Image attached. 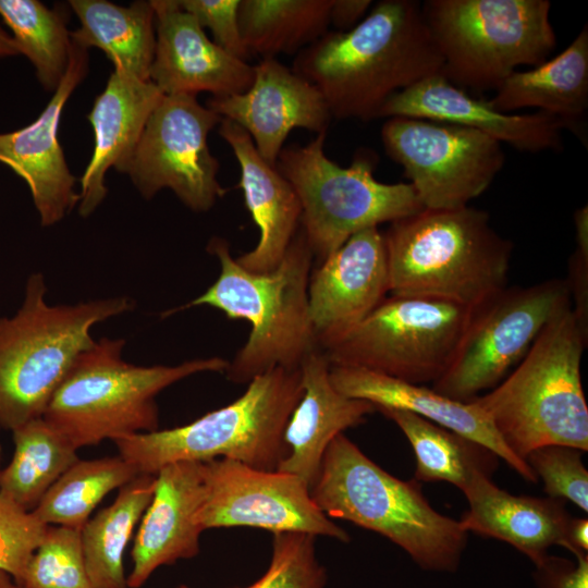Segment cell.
I'll return each instance as SVG.
<instances>
[{
    "label": "cell",
    "mask_w": 588,
    "mask_h": 588,
    "mask_svg": "<svg viewBox=\"0 0 588 588\" xmlns=\"http://www.w3.org/2000/svg\"><path fill=\"white\" fill-rule=\"evenodd\" d=\"M388 293L383 233L379 228L363 230L311 270L308 309L319 348L323 351L356 327Z\"/></svg>",
    "instance_id": "2e32d148"
},
{
    "label": "cell",
    "mask_w": 588,
    "mask_h": 588,
    "mask_svg": "<svg viewBox=\"0 0 588 588\" xmlns=\"http://www.w3.org/2000/svg\"><path fill=\"white\" fill-rule=\"evenodd\" d=\"M370 0H333L331 25L338 32H345L356 26L367 14Z\"/></svg>",
    "instance_id": "b9f144b4"
},
{
    "label": "cell",
    "mask_w": 588,
    "mask_h": 588,
    "mask_svg": "<svg viewBox=\"0 0 588 588\" xmlns=\"http://www.w3.org/2000/svg\"><path fill=\"white\" fill-rule=\"evenodd\" d=\"M473 307L417 296H387L323 350L331 366L355 367L415 384L448 369Z\"/></svg>",
    "instance_id": "8fae6325"
},
{
    "label": "cell",
    "mask_w": 588,
    "mask_h": 588,
    "mask_svg": "<svg viewBox=\"0 0 588 588\" xmlns=\"http://www.w3.org/2000/svg\"><path fill=\"white\" fill-rule=\"evenodd\" d=\"M203 478L204 495L196 515L203 531L247 526L350 541V535L316 505L309 486L293 474L216 458L203 463Z\"/></svg>",
    "instance_id": "9a60e30c"
},
{
    "label": "cell",
    "mask_w": 588,
    "mask_h": 588,
    "mask_svg": "<svg viewBox=\"0 0 588 588\" xmlns=\"http://www.w3.org/2000/svg\"><path fill=\"white\" fill-rule=\"evenodd\" d=\"M389 158L402 166L425 209L469 206L505 162L502 144L478 131L427 119L392 117L380 132Z\"/></svg>",
    "instance_id": "4fadbf2b"
},
{
    "label": "cell",
    "mask_w": 588,
    "mask_h": 588,
    "mask_svg": "<svg viewBox=\"0 0 588 588\" xmlns=\"http://www.w3.org/2000/svg\"><path fill=\"white\" fill-rule=\"evenodd\" d=\"M87 72L88 50L72 40L64 77L42 112L24 127L0 133V162L26 182L42 226L60 222L79 200L58 130L68 99Z\"/></svg>",
    "instance_id": "ac0fdd59"
},
{
    "label": "cell",
    "mask_w": 588,
    "mask_h": 588,
    "mask_svg": "<svg viewBox=\"0 0 588 588\" xmlns=\"http://www.w3.org/2000/svg\"><path fill=\"white\" fill-rule=\"evenodd\" d=\"M584 451L566 445H546L531 451L525 462L543 481L550 498L567 500L588 512V471Z\"/></svg>",
    "instance_id": "8d00e7d4"
},
{
    "label": "cell",
    "mask_w": 588,
    "mask_h": 588,
    "mask_svg": "<svg viewBox=\"0 0 588 588\" xmlns=\"http://www.w3.org/2000/svg\"><path fill=\"white\" fill-rule=\"evenodd\" d=\"M422 15L442 58L441 74L466 90L497 89L556 46L548 0H427Z\"/></svg>",
    "instance_id": "9c48e42d"
},
{
    "label": "cell",
    "mask_w": 588,
    "mask_h": 588,
    "mask_svg": "<svg viewBox=\"0 0 588 588\" xmlns=\"http://www.w3.org/2000/svg\"><path fill=\"white\" fill-rule=\"evenodd\" d=\"M206 107L240 125L271 166L292 130L327 133L332 120L318 88L277 58L254 65V79L246 91L211 96Z\"/></svg>",
    "instance_id": "e0dca14e"
},
{
    "label": "cell",
    "mask_w": 588,
    "mask_h": 588,
    "mask_svg": "<svg viewBox=\"0 0 588 588\" xmlns=\"http://www.w3.org/2000/svg\"><path fill=\"white\" fill-rule=\"evenodd\" d=\"M462 492L468 510L458 522L467 532L504 541L535 566L546 560L551 546L568 550L567 528L572 516L563 500L514 495L482 474L476 475Z\"/></svg>",
    "instance_id": "484cf974"
},
{
    "label": "cell",
    "mask_w": 588,
    "mask_h": 588,
    "mask_svg": "<svg viewBox=\"0 0 588 588\" xmlns=\"http://www.w3.org/2000/svg\"><path fill=\"white\" fill-rule=\"evenodd\" d=\"M207 250L219 260V277L179 309L210 306L229 319L250 324L247 341L229 363L226 378L248 383L274 368L299 369L305 358L319 350L308 309L314 255L302 229L277 268L266 273L243 268L222 237L211 238Z\"/></svg>",
    "instance_id": "7a4b0ae2"
},
{
    "label": "cell",
    "mask_w": 588,
    "mask_h": 588,
    "mask_svg": "<svg viewBox=\"0 0 588 588\" xmlns=\"http://www.w3.org/2000/svg\"><path fill=\"white\" fill-rule=\"evenodd\" d=\"M497 110L511 113L535 108L558 120L587 146L588 26L555 57L529 70L515 71L489 100Z\"/></svg>",
    "instance_id": "4316f807"
},
{
    "label": "cell",
    "mask_w": 588,
    "mask_h": 588,
    "mask_svg": "<svg viewBox=\"0 0 588 588\" xmlns=\"http://www.w3.org/2000/svg\"><path fill=\"white\" fill-rule=\"evenodd\" d=\"M163 94L150 81L113 70L87 115L94 131L91 158L79 179L78 213L88 217L107 195L106 173H125L147 120Z\"/></svg>",
    "instance_id": "603a6c76"
},
{
    "label": "cell",
    "mask_w": 588,
    "mask_h": 588,
    "mask_svg": "<svg viewBox=\"0 0 588 588\" xmlns=\"http://www.w3.org/2000/svg\"><path fill=\"white\" fill-rule=\"evenodd\" d=\"M539 588H588V553L576 556V563L548 555L536 566Z\"/></svg>",
    "instance_id": "60d3db41"
},
{
    "label": "cell",
    "mask_w": 588,
    "mask_h": 588,
    "mask_svg": "<svg viewBox=\"0 0 588 588\" xmlns=\"http://www.w3.org/2000/svg\"><path fill=\"white\" fill-rule=\"evenodd\" d=\"M302 393L301 369L274 368L253 378L234 402L189 424L112 442L139 474L156 475L176 462L216 458L275 470L286 454L284 428Z\"/></svg>",
    "instance_id": "52a82bcc"
},
{
    "label": "cell",
    "mask_w": 588,
    "mask_h": 588,
    "mask_svg": "<svg viewBox=\"0 0 588 588\" xmlns=\"http://www.w3.org/2000/svg\"><path fill=\"white\" fill-rule=\"evenodd\" d=\"M392 117L419 118L468 127L520 151L562 148L563 126L551 115L540 111L527 114L501 112L489 100L470 96L441 73L390 97L377 119Z\"/></svg>",
    "instance_id": "ffe728a7"
},
{
    "label": "cell",
    "mask_w": 588,
    "mask_h": 588,
    "mask_svg": "<svg viewBox=\"0 0 588 588\" xmlns=\"http://www.w3.org/2000/svg\"><path fill=\"white\" fill-rule=\"evenodd\" d=\"M218 133L237 160L238 186L259 230L257 245L235 259L250 272H270L281 262L299 229L298 197L277 167L259 155L250 136L240 125L221 119Z\"/></svg>",
    "instance_id": "d4e9b609"
},
{
    "label": "cell",
    "mask_w": 588,
    "mask_h": 588,
    "mask_svg": "<svg viewBox=\"0 0 588 588\" xmlns=\"http://www.w3.org/2000/svg\"><path fill=\"white\" fill-rule=\"evenodd\" d=\"M1 470H2V467H1V444H0V475H1Z\"/></svg>",
    "instance_id": "bcb514c9"
},
{
    "label": "cell",
    "mask_w": 588,
    "mask_h": 588,
    "mask_svg": "<svg viewBox=\"0 0 588 588\" xmlns=\"http://www.w3.org/2000/svg\"><path fill=\"white\" fill-rule=\"evenodd\" d=\"M327 133L281 150L275 167L291 183L302 208L299 228L314 258L322 261L351 236L425 209L409 183H382L373 152H356L350 167L324 154Z\"/></svg>",
    "instance_id": "30bf717a"
},
{
    "label": "cell",
    "mask_w": 588,
    "mask_h": 588,
    "mask_svg": "<svg viewBox=\"0 0 588 588\" xmlns=\"http://www.w3.org/2000/svg\"><path fill=\"white\" fill-rule=\"evenodd\" d=\"M0 588H25L17 584L8 573L0 571Z\"/></svg>",
    "instance_id": "f6af8a7d"
},
{
    "label": "cell",
    "mask_w": 588,
    "mask_h": 588,
    "mask_svg": "<svg viewBox=\"0 0 588 588\" xmlns=\"http://www.w3.org/2000/svg\"><path fill=\"white\" fill-rule=\"evenodd\" d=\"M156 46L149 81L163 95L210 93L212 97L246 91L254 65L237 59L208 38L179 0H151Z\"/></svg>",
    "instance_id": "d6986e66"
},
{
    "label": "cell",
    "mask_w": 588,
    "mask_h": 588,
    "mask_svg": "<svg viewBox=\"0 0 588 588\" xmlns=\"http://www.w3.org/2000/svg\"><path fill=\"white\" fill-rule=\"evenodd\" d=\"M333 0H241L238 24L249 54H297L329 32Z\"/></svg>",
    "instance_id": "4dcf8cb0"
},
{
    "label": "cell",
    "mask_w": 588,
    "mask_h": 588,
    "mask_svg": "<svg viewBox=\"0 0 588 588\" xmlns=\"http://www.w3.org/2000/svg\"><path fill=\"white\" fill-rule=\"evenodd\" d=\"M221 117L193 95H163L149 115L124 174L145 199L171 189L188 209L210 210L226 194L208 145Z\"/></svg>",
    "instance_id": "5bb4252c"
},
{
    "label": "cell",
    "mask_w": 588,
    "mask_h": 588,
    "mask_svg": "<svg viewBox=\"0 0 588 588\" xmlns=\"http://www.w3.org/2000/svg\"><path fill=\"white\" fill-rule=\"evenodd\" d=\"M204 495L203 463L176 462L156 474L152 499L131 551L128 588H139L163 565L195 558L203 532L196 515Z\"/></svg>",
    "instance_id": "44dd1931"
},
{
    "label": "cell",
    "mask_w": 588,
    "mask_h": 588,
    "mask_svg": "<svg viewBox=\"0 0 588 588\" xmlns=\"http://www.w3.org/2000/svg\"><path fill=\"white\" fill-rule=\"evenodd\" d=\"M48 525L0 492V571L22 585Z\"/></svg>",
    "instance_id": "74e56055"
},
{
    "label": "cell",
    "mask_w": 588,
    "mask_h": 588,
    "mask_svg": "<svg viewBox=\"0 0 588 588\" xmlns=\"http://www.w3.org/2000/svg\"><path fill=\"white\" fill-rule=\"evenodd\" d=\"M0 17L11 29L20 53L35 68L40 85L54 93L70 61L68 13L38 0H0Z\"/></svg>",
    "instance_id": "836d02e7"
},
{
    "label": "cell",
    "mask_w": 588,
    "mask_h": 588,
    "mask_svg": "<svg viewBox=\"0 0 588 588\" xmlns=\"http://www.w3.org/2000/svg\"><path fill=\"white\" fill-rule=\"evenodd\" d=\"M123 339L102 338L82 352L51 396L44 419L76 450L105 440L158 430L156 396L196 373L225 372L213 356L174 366L123 360Z\"/></svg>",
    "instance_id": "8992f818"
},
{
    "label": "cell",
    "mask_w": 588,
    "mask_h": 588,
    "mask_svg": "<svg viewBox=\"0 0 588 588\" xmlns=\"http://www.w3.org/2000/svg\"><path fill=\"white\" fill-rule=\"evenodd\" d=\"M25 588H93L81 542V530L48 525L22 583Z\"/></svg>",
    "instance_id": "e575fe53"
},
{
    "label": "cell",
    "mask_w": 588,
    "mask_h": 588,
    "mask_svg": "<svg viewBox=\"0 0 588 588\" xmlns=\"http://www.w3.org/2000/svg\"><path fill=\"white\" fill-rule=\"evenodd\" d=\"M299 369L303 393L284 428L286 454L277 470L302 478L310 488L331 441L344 430L364 424L377 409L334 388L330 363L320 348L310 353Z\"/></svg>",
    "instance_id": "cb8c5ba5"
},
{
    "label": "cell",
    "mask_w": 588,
    "mask_h": 588,
    "mask_svg": "<svg viewBox=\"0 0 588 588\" xmlns=\"http://www.w3.org/2000/svg\"><path fill=\"white\" fill-rule=\"evenodd\" d=\"M321 93L332 119L370 121L394 94L441 73L421 3L381 0L353 28L329 30L291 68Z\"/></svg>",
    "instance_id": "6da1fadb"
},
{
    "label": "cell",
    "mask_w": 588,
    "mask_h": 588,
    "mask_svg": "<svg viewBox=\"0 0 588 588\" xmlns=\"http://www.w3.org/2000/svg\"><path fill=\"white\" fill-rule=\"evenodd\" d=\"M575 249L568 262V277L565 279L573 313L583 329L588 332V207L584 206L574 213Z\"/></svg>",
    "instance_id": "ab89813d"
},
{
    "label": "cell",
    "mask_w": 588,
    "mask_h": 588,
    "mask_svg": "<svg viewBox=\"0 0 588 588\" xmlns=\"http://www.w3.org/2000/svg\"><path fill=\"white\" fill-rule=\"evenodd\" d=\"M20 54L13 37L0 25V60Z\"/></svg>",
    "instance_id": "ee69618b"
},
{
    "label": "cell",
    "mask_w": 588,
    "mask_h": 588,
    "mask_svg": "<svg viewBox=\"0 0 588 588\" xmlns=\"http://www.w3.org/2000/svg\"><path fill=\"white\" fill-rule=\"evenodd\" d=\"M568 551L575 556L588 553V519L571 518L567 528Z\"/></svg>",
    "instance_id": "7bdbcfd3"
},
{
    "label": "cell",
    "mask_w": 588,
    "mask_h": 588,
    "mask_svg": "<svg viewBox=\"0 0 588 588\" xmlns=\"http://www.w3.org/2000/svg\"><path fill=\"white\" fill-rule=\"evenodd\" d=\"M156 475L139 474L119 489L114 501L81 529L85 564L93 588H128L123 556L135 526L148 507Z\"/></svg>",
    "instance_id": "f1b7e54d"
},
{
    "label": "cell",
    "mask_w": 588,
    "mask_h": 588,
    "mask_svg": "<svg viewBox=\"0 0 588 588\" xmlns=\"http://www.w3.org/2000/svg\"><path fill=\"white\" fill-rule=\"evenodd\" d=\"M383 238L391 295L475 307L507 286L513 243L483 210L422 209L391 222Z\"/></svg>",
    "instance_id": "3957f363"
},
{
    "label": "cell",
    "mask_w": 588,
    "mask_h": 588,
    "mask_svg": "<svg viewBox=\"0 0 588 588\" xmlns=\"http://www.w3.org/2000/svg\"><path fill=\"white\" fill-rule=\"evenodd\" d=\"M41 273L28 277L21 307L0 317V430L42 417L77 356L95 340L93 327L134 308L127 296L49 305Z\"/></svg>",
    "instance_id": "ba28073f"
},
{
    "label": "cell",
    "mask_w": 588,
    "mask_h": 588,
    "mask_svg": "<svg viewBox=\"0 0 588 588\" xmlns=\"http://www.w3.org/2000/svg\"><path fill=\"white\" fill-rule=\"evenodd\" d=\"M378 411L395 422L412 445L417 481H446L463 491L476 475L491 477L498 467L499 457L471 439L406 411Z\"/></svg>",
    "instance_id": "f546056e"
},
{
    "label": "cell",
    "mask_w": 588,
    "mask_h": 588,
    "mask_svg": "<svg viewBox=\"0 0 588 588\" xmlns=\"http://www.w3.org/2000/svg\"><path fill=\"white\" fill-rule=\"evenodd\" d=\"M329 518L346 519L403 549L426 571L455 572L468 532L458 520L437 512L417 480H401L338 434L327 448L309 488Z\"/></svg>",
    "instance_id": "277c9868"
},
{
    "label": "cell",
    "mask_w": 588,
    "mask_h": 588,
    "mask_svg": "<svg viewBox=\"0 0 588 588\" xmlns=\"http://www.w3.org/2000/svg\"><path fill=\"white\" fill-rule=\"evenodd\" d=\"M587 340L572 307L565 309L500 383L471 400L523 461L546 445L588 451V406L580 375Z\"/></svg>",
    "instance_id": "5b68a950"
},
{
    "label": "cell",
    "mask_w": 588,
    "mask_h": 588,
    "mask_svg": "<svg viewBox=\"0 0 588 588\" xmlns=\"http://www.w3.org/2000/svg\"><path fill=\"white\" fill-rule=\"evenodd\" d=\"M138 475L120 455L78 460L53 483L33 512L46 525L81 530L106 495Z\"/></svg>",
    "instance_id": "d6a6232c"
},
{
    "label": "cell",
    "mask_w": 588,
    "mask_h": 588,
    "mask_svg": "<svg viewBox=\"0 0 588 588\" xmlns=\"http://www.w3.org/2000/svg\"><path fill=\"white\" fill-rule=\"evenodd\" d=\"M572 307L565 279L506 286L473 307L437 392L469 402L500 383L529 351L546 326Z\"/></svg>",
    "instance_id": "7c38bea8"
},
{
    "label": "cell",
    "mask_w": 588,
    "mask_h": 588,
    "mask_svg": "<svg viewBox=\"0 0 588 588\" xmlns=\"http://www.w3.org/2000/svg\"><path fill=\"white\" fill-rule=\"evenodd\" d=\"M14 452L0 475V492L33 511L53 483L79 460L77 451L44 417L12 430Z\"/></svg>",
    "instance_id": "1f68e13d"
},
{
    "label": "cell",
    "mask_w": 588,
    "mask_h": 588,
    "mask_svg": "<svg viewBox=\"0 0 588 588\" xmlns=\"http://www.w3.org/2000/svg\"><path fill=\"white\" fill-rule=\"evenodd\" d=\"M330 379L334 388L348 397L367 401L377 411L393 408L413 413L485 445L525 480H538L528 464L505 445L485 412L471 401H456L432 388L355 367L330 365Z\"/></svg>",
    "instance_id": "7402d4cb"
},
{
    "label": "cell",
    "mask_w": 588,
    "mask_h": 588,
    "mask_svg": "<svg viewBox=\"0 0 588 588\" xmlns=\"http://www.w3.org/2000/svg\"><path fill=\"white\" fill-rule=\"evenodd\" d=\"M241 0H179L203 28H208L212 41L243 61L250 57L242 39L238 24Z\"/></svg>",
    "instance_id": "f35d334b"
},
{
    "label": "cell",
    "mask_w": 588,
    "mask_h": 588,
    "mask_svg": "<svg viewBox=\"0 0 588 588\" xmlns=\"http://www.w3.org/2000/svg\"><path fill=\"white\" fill-rule=\"evenodd\" d=\"M327 579V571L316 556V537L285 531L273 534L272 556L266 573L244 588H324Z\"/></svg>",
    "instance_id": "d590c367"
},
{
    "label": "cell",
    "mask_w": 588,
    "mask_h": 588,
    "mask_svg": "<svg viewBox=\"0 0 588 588\" xmlns=\"http://www.w3.org/2000/svg\"><path fill=\"white\" fill-rule=\"evenodd\" d=\"M79 21L71 38L85 49L105 52L114 70L149 81L156 46L155 11L150 1L119 5L106 0H70Z\"/></svg>",
    "instance_id": "83f0119b"
}]
</instances>
